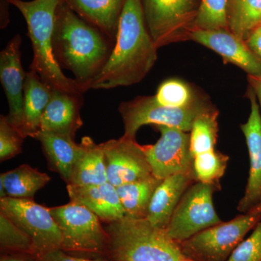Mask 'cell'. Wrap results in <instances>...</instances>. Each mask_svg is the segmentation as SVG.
Instances as JSON below:
<instances>
[{
    "label": "cell",
    "mask_w": 261,
    "mask_h": 261,
    "mask_svg": "<svg viewBox=\"0 0 261 261\" xmlns=\"http://www.w3.org/2000/svg\"><path fill=\"white\" fill-rule=\"evenodd\" d=\"M105 154L108 181L121 186L152 176L142 145L136 140L122 137L101 144Z\"/></svg>",
    "instance_id": "7c38bea8"
},
{
    "label": "cell",
    "mask_w": 261,
    "mask_h": 261,
    "mask_svg": "<svg viewBox=\"0 0 261 261\" xmlns=\"http://www.w3.org/2000/svg\"><path fill=\"white\" fill-rule=\"evenodd\" d=\"M0 261H37L35 255L28 253H4Z\"/></svg>",
    "instance_id": "e575fe53"
},
{
    "label": "cell",
    "mask_w": 261,
    "mask_h": 261,
    "mask_svg": "<svg viewBox=\"0 0 261 261\" xmlns=\"http://www.w3.org/2000/svg\"><path fill=\"white\" fill-rule=\"evenodd\" d=\"M23 15L32 44L34 58L30 70L37 73L51 89L83 94L84 87L76 80L65 76L53 49V32L57 10L63 0H6Z\"/></svg>",
    "instance_id": "3957f363"
},
{
    "label": "cell",
    "mask_w": 261,
    "mask_h": 261,
    "mask_svg": "<svg viewBox=\"0 0 261 261\" xmlns=\"http://www.w3.org/2000/svg\"><path fill=\"white\" fill-rule=\"evenodd\" d=\"M81 152L67 185L89 186L108 181L104 150L91 137H84L80 144Z\"/></svg>",
    "instance_id": "44dd1931"
},
{
    "label": "cell",
    "mask_w": 261,
    "mask_h": 261,
    "mask_svg": "<svg viewBox=\"0 0 261 261\" xmlns=\"http://www.w3.org/2000/svg\"><path fill=\"white\" fill-rule=\"evenodd\" d=\"M53 89L35 72L27 73L24 84V129L25 137H33L40 130L44 111L51 99Z\"/></svg>",
    "instance_id": "7402d4cb"
},
{
    "label": "cell",
    "mask_w": 261,
    "mask_h": 261,
    "mask_svg": "<svg viewBox=\"0 0 261 261\" xmlns=\"http://www.w3.org/2000/svg\"><path fill=\"white\" fill-rule=\"evenodd\" d=\"M0 247L4 253L36 255L31 238L3 213H0Z\"/></svg>",
    "instance_id": "83f0119b"
},
{
    "label": "cell",
    "mask_w": 261,
    "mask_h": 261,
    "mask_svg": "<svg viewBox=\"0 0 261 261\" xmlns=\"http://www.w3.org/2000/svg\"><path fill=\"white\" fill-rule=\"evenodd\" d=\"M105 36L62 2L53 32L55 56L60 66L70 70L85 91L90 89L112 51Z\"/></svg>",
    "instance_id": "7a4b0ae2"
},
{
    "label": "cell",
    "mask_w": 261,
    "mask_h": 261,
    "mask_svg": "<svg viewBox=\"0 0 261 261\" xmlns=\"http://www.w3.org/2000/svg\"><path fill=\"white\" fill-rule=\"evenodd\" d=\"M153 97L159 104L171 108L187 107L200 99L188 84L176 79L163 82Z\"/></svg>",
    "instance_id": "f1b7e54d"
},
{
    "label": "cell",
    "mask_w": 261,
    "mask_h": 261,
    "mask_svg": "<svg viewBox=\"0 0 261 261\" xmlns=\"http://www.w3.org/2000/svg\"><path fill=\"white\" fill-rule=\"evenodd\" d=\"M82 104V94L53 89L50 100L41 120L40 130L74 139L77 130L83 125L80 114Z\"/></svg>",
    "instance_id": "2e32d148"
},
{
    "label": "cell",
    "mask_w": 261,
    "mask_h": 261,
    "mask_svg": "<svg viewBox=\"0 0 261 261\" xmlns=\"http://www.w3.org/2000/svg\"><path fill=\"white\" fill-rule=\"evenodd\" d=\"M181 261H192V260H190V259H188V258H185V260H183Z\"/></svg>",
    "instance_id": "74e56055"
},
{
    "label": "cell",
    "mask_w": 261,
    "mask_h": 261,
    "mask_svg": "<svg viewBox=\"0 0 261 261\" xmlns=\"http://www.w3.org/2000/svg\"><path fill=\"white\" fill-rule=\"evenodd\" d=\"M25 139L20 132L7 120L6 116L0 118V161H7L15 157L22 151Z\"/></svg>",
    "instance_id": "4dcf8cb0"
},
{
    "label": "cell",
    "mask_w": 261,
    "mask_h": 261,
    "mask_svg": "<svg viewBox=\"0 0 261 261\" xmlns=\"http://www.w3.org/2000/svg\"><path fill=\"white\" fill-rule=\"evenodd\" d=\"M213 106L200 98L193 104L184 108H171L160 105L153 96L138 97L119 106L124 124L123 137L136 140L141 127L147 124L166 126L190 132L198 115Z\"/></svg>",
    "instance_id": "52a82bcc"
},
{
    "label": "cell",
    "mask_w": 261,
    "mask_h": 261,
    "mask_svg": "<svg viewBox=\"0 0 261 261\" xmlns=\"http://www.w3.org/2000/svg\"><path fill=\"white\" fill-rule=\"evenodd\" d=\"M250 113L241 130L250 155V171L245 194L239 202L238 211L247 214L261 204V113L257 98L250 92Z\"/></svg>",
    "instance_id": "5bb4252c"
},
{
    "label": "cell",
    "mask_w": 261,
    "mask_h": 261,
    "mask_svg": "<svg viewBox=\"0 0 261 261\" xmlns=\"http://www.w3.org/2000/svg\"><path fill=\"white\" fill-rule=\"evenodd\" d=\"M227 261H261V220L251 235L234 249Z\"/></svg>",
    "instance_id": "1f68e13d"
},
{
    "label": "cell",
    "mask_w": 261,
    "mask_h": 261,
    "mask_svg": "<svg viewBox=\"0 0 261 261\" xmlns=\"http://www.w3.org/2000/svg\"><path fill=\"white\" fill-rule=\"evenodd\" d=\"M261 25V0H229L228 28L246 42L250 33Z\"/></svg>",
    "instance_id": "d4e9b609"
},
{
    "label": "cell",
    "mask_w": 261,
    "mask_h": 261,
    "mask_svg": "<svg viewBox=\"0 0 261 261\" xmlns=\"http://www.w3.org/2000/svg\"><path fill=\"white\" fill-rule=\"evenodd\" d=\"M251 211H254V212L260 213L261 214V204L258 206H257L256 207L253 209V210Z\"/></svg>",
    "instance_id": "8d00e7d4"
},
{
    "label": "cell",
    "mask_w": 261,
    "mask_h": 261,
    "mask_svg": "<svg viewBox=\"0 0 261 261\" xmlns=\"http://www.w3.org/2000/svg\"><path fill=\"white\" fill-rule=\"evenodd\" d=\"M219 111L211 108L197 116L190 130L192 157L214 150L219 133Z\"/></svg>",
    "instance_id": "484cf974"
},
{
    "label": "cell",
    "mask_w": 261,
    "mask_h": 261,
    "mask_svg": "<svg viewBox=\"0 0 261 261\" xmlns=\"http://www.w3.org/2000/svg\"><path fill=\"white\" fill-rule=\"evenodd\" d=\"M146 25L158 48L190 39L201 0H141Z\"/></svg>",
    "instance_id": "ba28073f"
},
{
    "label": "cell",
    "mask_w": 261,
    "mask_h": 261,
    "mask_svg": "<svg viewBox=\"0 0 261 261\" xmlns=\"http://www.w3.org/2000/svg\"><path fill=\"white\" fill-rule=\"evenodd\" d=\"M20 35L15 36L0 53V80L9 106L7 120L27 138L24 129V84L27 73L21 63Z\"/></svg>",
    "instance_id": "4fadbf2b"
},
{
    "label": "cell",
    "mask_w": 261,
    "mask_h": 261,
    "mask_svg": "<svg viewBox=\"0 0 261 261\" xmlns=\"http://www.w3.org/2000/svg\"><path fill=\"white\" fill-rule=\"evenodd\" d=\"M190 40L212 49L225 61L245 70L249 75H261L260 58L250 49L245 41L229 29H196L190 34Z\"/></svg>",
    "instance_id": "9a60e30c"
},
{
    "label": "cell",
    "mask_w": 261,
    "mask_h": 261,
    "mask_svg": "<svg viewBox=\"0 0 261 261\" xmlns=\"http://www.w3.org/2000/svg\"><path fill=\"white\" fill-rule=\"evenodd\" d=\"M76 14L116 40L118 23L126 0H64Z\"/></svg>",
    "instance_id": "d6986e66"
},
{
    "label": "cell",
    "mask_w": 261,
    "mask_h": 261,
    "mask_svg": "<svg viewBox=\"0 0 261 261\" xmlns=\"http://www.w3.org/2000/svg\"><path fill=\"white\" fill-rule=\"evenodd\" d=\"M162 180L154 176L116 187L125 216L146 219L151 199Z\"/></svg>",
    "instance_id": "603a6c76"
},
{
    "label": "cell",
    "mask_w": 261,
    "mask_h": 261,
    "mask_svg": "<svg viewBox=\"0 0 261 261\" xmlns=\"http://www.w3.org/2000/svg\"><path fill=\"white\" fill-rule=\"evenodd\" d=\"M228 157L212 150L194 157L193 173L196 181L220 187V179L227 167Z\"/></svg>",
    "instance_id": "4316f807"
},
{
    "label": "cell",
    "mask_w": 261,
    "mask_h": 261,
    "mask_svg": "<svg viewBox=\"0 0 261 261\" xmlns=\"http://www.w3.org/2000/svg\"><path fill=\"white\" fill-rule=\"evenodd\" d=\"M114 47L90 89L128 87L141 82L157 61L158 47L146 25L141 0H126Z\"/></svg>",
    "instance_id": "6da1fadb"
},
{
    "label": "cell",
    "mask_w": 261,
    "mask_h": 261,
    "mask_svg": "<svg viewBox=\"0 0 261 261\" xmlns=\"http://www.w3.org/2000/svg\"><path fill=\"white\" fill-rule=\"evenodd\" d=\"M37 261H111L103 259H92L75 256L63 251L61 249L36 254Z\"/></svg>",
    "instance_id": "d6a6232c"
},
{
    "label": "cell",
    "mask_w": 261,
    "mask_h": 261,
    "mask_svg": "<svg viewBox=\"0 0 261 261\" xmlns=\"http://www.w3.org/2000/svg\"><path fill=\"white\" fill-rule=\"evenodd\" d=\"M66 188L71 202L85 206L102 222L109 224L125 216L116 187L108 181L89 186L67 185Z\"/></svg>",
    "instance_id": "e0dca14e"
},
{
    "label": "cell",
    "mask_w": 261,
    "mask_h": 261,
    "mask_svg": "<svg viewBox=\"0 0 261 261\" xmlns=\"http://www.w3.org/2000/svg\"><path fill=\"white\" fill-rule=\"evenodd\" d=\"M228 2L229 0H201L195 30L228 29Z\"/></svg>",
    "instance_id": "f546056e"
},
{
    "label": "cell",
    "mask_w": 261,
    "mask_h": 261,
    "mask_svg": "<svg viewBox=\"0 0 261 261\" xmlns=\"http://www.w3.org/2000/svg\"><path fill=\"white\" fill-rule=\"evenodd\" d=\"M49 211L61 230V250L72 255L106 260L108 232L94 213L71 201Z\"/></svg>",
    "instance_id": "5b68a950"
},
{
    "label": "cell",
    "mask_w": 261,
    "mask_h": 261,
    "mask_svg": "<svg viewBox=\"0 0 261 261\" xmlns=\"http://www.w3.org/2000/svg\"><path fill=\"white\" fill-rule=\"evenodd\" d=\"M260 220V213L250 211L222 221L179 243L182 253L192 261H227Z\"/></svg>",
    "instance_id": "8992f818"
},
{
    "label": "cell",
    "mask_w": 261,
    "mask_h": 261,
    "mask_svg": "<svg viewBox=\"0 0 261 261\" xmlns=\"http://www.w3.org/2000/svg\"><path fill=\"white\" fill-rule=\"evenodd\" d=\"M108 234L106 260L111 261H181L179 243L166 229L152 226L147 219H123L106 224Z\"/></svg>",
    "instance_id": "277c9868"
},
{
    "label": "cell",
    "mask_w": 261,
    "mask_h": 261,
    "mask_svg": "<svg viewBox=\"0 0 261 261\" xmlns=\"http://www.w3.org/2000/svg\"><path fill=\"white\" fill-rule=\"evenodd\" d=\"M161 137L154 145H142L152 176L165 178L193 171L188 132L166 126H156Z\"/></svg>",
    "instance_id": "8fae6325"
},
{
    "label": "cell",
    "mask_w": 261,
    "mask_h": 261,
    "mask_svg": "<svg viewBox=\"0 0 261 261\" xmlns=\"http://www.w3.org/2000/svg\"><path fill=\"white\" fill-rule=\"evenodd\" d=\"M0 213L5 214L32 240L36 254L61 249L62 234L49 208L33 199H0Z\"/></svg>",
    "instance_id": "30bf717a"
},
{
    "label": "cell",
    "mask_w": 261,
    "mask_h": 261,
    "mask_svg": "<svg viewBox=\"0 0 261 261\" xmlns=\"http://www.w3.org/2000/svg\"><path fill=\"white\" fill-rule=\"evenodd\" d=\"M34 138L40 142L51 169L59 173L68 184L81 152L80 145L71 137L42 130L37 132Z\"/></svg>",
    "instance_id": "ffe728a7"
},
{
    "label": "cell",
    "mask_w": 261,
    "mask_h": 261,
    "mask_svg": "<svg viewBox=\"0 0 261 261\" xmlns=\"http://www.w3.org/2000/svg\"><path fill=\"white\" fill-rule=\"evenodd\" d=\"M220 187L195 182L182 196L166 228L177 243L222 222L215 210L213 195Z\"/></svg>",
    "instance_id": "9c48e42d"
},
{
    "label": "cell",
    "mask_w": 261,
    "mask_h": 261,
    "mask_svg": "<svg viewBox=\"0 0 261 261\" xmlns=\"http://www.w3.org/2000/svg\"><path fill=\"white\" fill-rule=\"evenodd\" d=\"M246 43L250 49L261 60V25L250 33Z\"/></svg>",
    "instance_id": "836d02e7"
},
{
    "label": "cell",
    "mask_w": 261,
    "mask_h": 261,
    "mask_svg": "<svg viewBox=\"0 0 261 261\" xmlns=\"http://www.w3.org/2000/svg\"><path fill=\"white\" fill-rule=\"evenodd\" d=\"M249 83L252 87V92L255 94L259 102L261 113V75H249L247 76Z\"/></svg>",
    "instance_id": "d590c367"
},
{
    "label": "cell",
    "mask_w": 261,
    "mask_h": 261,
    "mask_svg": "<svg viewBox=\"0 0 261 261\" xmlns=\"http://www.w3.org/2000/svg\"><path fill=\"white\" fill-rule=\"evenodd\" d=\"M195 182L193 171L162 180L151 199L146 219L152 226L166 229L182 196Z\"/></svg>",
    "instance_id": "ac0fdd59"
},
{
    "label": "cell",
    "mask_w": 261,
    "mask_h": 261,
    "mask_svg": "<svg viewBox=\"0 0 261 261\" xmlns=\"http://www.w3.org/2000/svg\"><path fill=\"white\" fill-rule=\"evenodd\" d=\"M50 177L29 165L2 173L0 183L4 186L8 197L13 198L33 199L37 192L45 187Z\"/></svg>",
    "instance_id": "cb8c5ba5"
}]
</instances>
